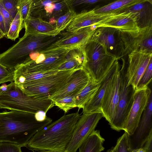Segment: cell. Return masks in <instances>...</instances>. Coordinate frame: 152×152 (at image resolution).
<instances>
[{
  "mask_svg": "<svg viewBox=\"0 0 152 152\" xmlns=\"http://www.w3.org/2000/svg\"><path fill=\"white\" fill-rule=\"evenodd\" d=\"M52 121L48 117L43 121H38L35 114L15 110L0 113V142L26 147L33 136Z\"/></svg>",
  "mask_w": 152,
  "mask_h": 152,
  "instance_id": "1",
  "label": "cell"
},
{
  "mask_svg": "<svg viewBox=\"0 0 152 152\" xmlns=\"http://www.w3.org/2000/svg\"><path fill=\"white\" fill-rule=\"evenodd\" d=\"M80 117L78 112L64 115L37 132L29 140L26 147L32 151L64 152Z\"/></svg>",
  "mask_w": 152,
  "mask_h": 152,
  "instance_id": "2",
  "label": "cell"
},
{
  "mask_svg": "<svg viewBox=\"0 0 152 152\" xmlns=\"http://www.w3.org/2000/svg\"><path fill=\"white\" fill-rule=\"evenodd\" d=\"M59 38L57 36L25 33L16 44L0 54V64L14 70L25 64L31 53L49 46Z\"/></svg>",
  "mask_w": 152,
  "mask_h": 152,
  "instance_id": "3",
  "label": "cell"
},
{
  "mask_svg": "<svg viewBox=\"0 0 152 152\" xmlns=\"http://www.w3.org/2000/svg\"><path fill=\"white\" fill-rule=\"evenodd\" d=\"M54 104L48 98L28 96L14 82L0 86V108L35 114L39 111L46 113Z\"/></svg>",
  "mask_w": 152,
  "mask_h": 152,
  "instance_id": "4",
  "label": "cell"
},
{
  "mask_svg": "<svg viewBox=\"0 0 152 152\" xmlns=\"http://www.w3.org/2000/svg\"><path fill=\"white\" fill-rule=\"evenodd\" d=\"M70 50L53 44L31 53L25 64L18 66L14 70L34 72L58 69L65 62L66 55Z\"/></svg>",
  "mask_w": 152,
  "mask_h": 152,
  "instance_id": "5",
  "label": "cell"
},
{
  "mask_svg": "<svg viewBox=\"0 0 152 152\" xmlns=\"http://www.w3.org/2000/svg\"><path fill=\"white\" fill-rule=\"evenodd\" d=\"M85 58L83 67L96 83L106 75L116 58L110 54L104 47L96 41L90 40L84 46Z\"/></svg>",
  "mask_w": 152,
  "mask_h": 152,
  "instance_id": "6",
  "label": "cell"
},
{
  "mask_svg": "<svg viewBox=\"0 0 152 152\" xmlns=\"http://www.w3.org/2000/svg\"><path fill=\"white\" fill-rule=\"evenodd\" d=\"M122 59L123 63L120 70V85L119 99L113 118L109 124L112 129L117 131L124 130L125 128L133 102V96L135 90L131 85H127V63L124 58Z\"/></svg>",
  "mask_w": 152,
  "mask_h": 152,
  "instance_id": "7",
  "label": "cell"
},
{
  "mask_svg": "<svg viewBox=\"0 0 152 152\" xmlns=\"http://www.w3.org/2000/svg\"><path fill=\"white\" fill-rule=\"evenodd\" d=\"M77 69L60 70L55 74L18 86L28 96L49 98L65 85L71 75Z\"/></svg>",
  "mask_w": 152,
  "mask_h": 152,
  "instance_id": "8",
  "label": "cell"
},
{
  "mask_svg": "<svg viewBox=\"0 0 152 152\" xmlns=\"http://www.w3.org/2000/svg\"><path fill=\"white\" fill-rule=\"evenodd\" d=\"M103 117L101 111L83 114L75 128L71 139L64 152H76L82 143L93 132Z\"/></svg>",
  "mask_w": 152,
  "mask_h": 152,
  "instance_id": "9",
  "label": "cell"
},
{
  "mask_svg": "<svg viewBox=\"0 0 152 152\" xmlns=\"http://www.w3.org/2000/svg\"><path fill=\"white\" fill-rule=\"evenodd\" d=\"M90 40L100 43L111 55L118 60L125 55L123 42L120 31L114 28L101 26L95 28Z\"/></svg>",
  "mask_w": 152,
  "mask_h": 152,
  "instance_id": "10",
  "label": "cell"
},
{
  "mask_svg": "<svg viewBox=\"0 0 152 152\" xmlns=\"http://www.w3.org/2000/svg\"><path fill=\"white\" fill-rule=\"evenodd\" d=\"M125 55L133 52L152 53V26L140 28L137 32L120 31Z\"/></svg>",
  "mask_w": 152,
  "mask_h": 152,
  "instance_id": "11",
  "label": "cell"
},
{
  "mask_svg": "<svg viewBox=\"0 0 152 152\" xmlns=\"http://www.w3.org/2000/svg\"><path fill=\"white\" fill-rule=\"evenodd\" d=\"M152 93L149 97L146 107L138 125L132 135H128V141L132 150L142 148L152 134Z\"/></svg>",
  "mask_w": 152,
  "mask_h": 152,
  "instance_id": "12",
  "label": "cell"
},
{
  "mask_svg": "<svg viewBox=\"0 0 152 152\" xmlns=\"http://www.w3.org/2000/svg\"><path fill=\"white\" fill-rule=\"evenodd\" d=\"M151 93V90L148 86L135 90L133 102L124 130L128 135L133 134L137 128Z\"/></svg>",
  "mask_w": 152,
  "mask_h": 152,
  "instance_id": "13",
  "label": "cell"
},
{
  "mask_svg": "<svg viewBox=\"0 0 152 152\" xmlns=\"http://www.w3.org/2000/svg\"><path fill=\"white\" fill-rule=\"evenodd\" d=\"M128 55L127 85H131L135 89L152 58V53L135 51Z\"/></svg>",
  "mask_w": 152,
  "mask_h": 152,
  "instance_id": "14",
  "label": "cell"
},
{
  "mask_svg": "<svg viewBox=\"0 0 152 152\" xmlns=\"http://www.w3.org/2000/svg\"><path fill=\"white\" fill-rule=\"evenodd\" d=\"M90 77L88 72L83 67L76 69L65 85L48 98L53 102L67 96H75L87 85Z\"/></svg>",
  "mask_w": 152,
  "mask_h": 152,
  "instance_id": "15",
  "label": "cell"
},
{
  "mask_svg": "<svg viewBox=\"0 0 152 152\" xmlns=\"http://www.w3.org/2000/svg\"><path fill=\"white\" fill-rule=\"evenodd\" d=\"M96 28L94 26L72 32H66L53 44L70 50L83 47L90 40Z\"/></svg>",
  "mask_w": 152,
  "mask_h": 152,
  "instance_id": "16",
  "label": "cell"
},
{
  "mask_svg": "<svg viewBox=\"0 0 152 152\" xmlns=\"http://www.w3.org/2000/svg\"><path fill=\"white\" fill-rule=\"evenodd\" d=\"M120 69L114 76L102 101L101 111L103 117L109 124L113 118L119 99L120 85Z\"/></svg>",
  "mask_w": 152,
  "mask_h": 152,
  "instance_id": "17",
  "label": "cell"
},
{
  "mask_svg": "<svg viewBox=\"0 0 152 152\" xmlns=\"http://www.w3.org/2000/svg\"><path fill=\"white\" fill-rule=\"evenodd\" d=\"M120 69L118 60L116 59L106 75L100 81L95 93L83 109V114L95 111H101L102 101L105 93L114 76Z\"/></svg>",
  "mask_w": 152,
  "mask_h": 152,
  "instance_id": "18",
  "label": "cell"
},
{
  "mask_svg": "<svg viewBox=\"0 0 152 152\" xmlns=\"http://www.w3.org/2000/svg\"><path fill=\"white\" fill-rule=\"evenodd\" d=\"M105 26L111 27L120 31L130 33L138 32L137 18L134 13L123 12L112 16L95 26L96 28Z\"/></svg>",
  "mask_w": 152,
  "mask_h": 152,
  "instance_id": "19",
  "label": "cell"
},
{
  "mask_svg": "<svg viewBox=\"0 0 152 152\" xmlns=\"http://www.w3.org/2000/svg\"><path fill=\"white\" fill-rule=\"evenodd\" d=\"M117 14L115 13H96L94 9L83 11L76 14L66 28L67 32L75 31L85 27L95 26L110 17Z\"/></svg>",
  "mask_w": 152,
  "mask_h": 152,
  "instance_id": "20",
  "label": "cell"
},
{
  "mask_svg": "<svg viewBox=\"0 0 152 152\" xmlns=\"http://www.w3.org/2000/svg\"><path fill=\"white\" fill-rule=\"evenodd\" d=\"M25 33L30 34H45L56 36L59 33L55 26L39 17L30 16L23 21V28Z\"/></svg>",
  "mask_w": 152,
  "mask_h": 152,
  "instance_id": "21",
  "label": "cell"
},
{
  "mask_svg": "<svg viewBox=\"0 0 152 152\" xmlns=\"http://www.w3.org/2000/svg\"><path fill=\"white\" fill-rule=\"evenodd\" d=\"M123 12L134 13L139 28L152 26V1L143 0L140 2L118 13Z\"/></svg>",
  "mask_w": 152,
  "mask_h": 152,
  "instance_id": "22",
  "label": "cell"
},
{
  "mask_svg": "<svg viewBox=\"0 0 152 152\" xmlns=\"http://www.w3.org/2000/svg\"><path fill=\"white\" fill-rule=\"evenodd\" d=\"M84 46L69 50L66 55L65 62L59 66L58 69L62 70L83 67L85 58Z\"/></svg>",
  "mask_w": 152,
  "mask_h": 152,
  "instance_id": "23",
  "label": "cell"
},
{
  "mask_svg": "<svg viewBox=\"0 0 152 152\" xmlns=\"http://www.w3.org/2000/svg\"><path fill=\"white\" fill-rule=\"evenodd\" d=\"M104 140L101 136L99 131L95 130L80 146L79 152H101L104 149L103 146Z\"/></svg>",
  "mask_w": 152,
  "mask_h": 152,
  "instance_id": "24",
  "label": "cell"
},
{
  "mask_svg": "<svg viewBox=\"0 0 152 152\" xmlns=\"http://www.w3.org/2000/svg\"><path fill=\"white\" fill-rule=\"evenodd\" d=\"M100 82L96 83L90 77L86 86L75 96L77 107L79 109H83L92 97L99 86Z\"/></svg>",
  "mask_w": 152,
  "mask_h": 152,
  "instance_id": "25",
  "label": "cell"
},
{
  "mask_svg": "<svg viewBox=\"0 0 152 152\" xmlns=\"http://www.w3.org/2000/svg\"><path fill=\"white\" fill-rule=\"evenodd\" d=\"M143 0H120L114 1L97 9H94L97 14L115 13L118 14Z\"/></svg>",
  "mask_w": 152,
  "mask_h": 152,
  "instance_id": "26",
  "label": "cell"
},
{
  "mask_svg": "<svg viewBox=\"0 0 152 152\" xmlns=\"http://www.w3.org/2000/svg\"><path fill=\"white\" fill-rule=\"evenodd\" d=\"M17 13L13 19L7 33L6 37L12 40H15L18 38L21 30L23 28V21L22 19L20 7L19 5Z\"/></svg>",
  "mask_w": 152,
  "mask_h": 152,
  "instance_id": "27",
  "label": "cell"
},
{
  "mask_svg": "<svg viewBox=\"0 0 152 152\" xmlns=\"http://www.w3.org/2000/svg\"><path fill=\"white\" fill-rule=\"evenodd\" d=\"M72 8L70 5L69 0H59L54 4L53 8L49 19L53 18L55 19L56 22L59 17Z\"/></svg>",
  "mask_w": 152,
  "mask_h": 152,
  "instance_id": "28",
  "label": "cell"
},
{
  "mask_svg": "<svg viewBox=\"0 0 152 152\" xmlns=\"http://www.w3.org/2000/svg\"><path fill=\"white\" fill-rule=\"evenodd\" d=\"M76 15V12L72 8L57 19L55 26L59 33L66 28Z\"/></svg>",
  "mask_w": 152,
  "mask_h": 152,
  "instance_id": "29",
  "label": "cell"
},
{
  "mask_svg": "<svg viewBox=\"0 0 152 152\" xmlns=\"http://www.w3.org/2000/svg\"><path fill=\"white\" fill-rule=\"evenodd\" d=\"M53 102L54 105L63 110L65 113L70 109L77 107L74 96H67L57 99Z\"/></svg>",
  "mask_w": 152,
  "mask_h": 152,
  "instance_id": "30",
  "label": "cell"
},
{
  "mask_svg": "<svg viewBox=\"0 0 152 152\" xmlns=\"http://www.w3.org/2000/svg\"><path fill=\"white\" fill-rule=\"evenodd\" d=\"M58 0H33L30 13V16L37 17H40L46 6L50 3H55L58 1Z\"/></svg>",
  "mask_w": 152,
  "mask_h": 152,
  "instance_id": "31",
  "label": "cell"
},
{
  "mask_svg": "<svg viewBox=\"0 0 152 152\" xmlns=\"http://www.w3.org/2000/svg\"><path fill=\"white\" fill-rule=\"evenodd\" d=\"M113 152H132L128 141V134L125 132L117 140L113 147Z\"/></svg>",
  "mask_w": 152,
  "mask_h": 152,
  "instance_id": "32",
  "label": "cell"
},
{
  "mask_svg": "<svg viewBox=\"0 0 152 152\" xmlns=\"http://www.w3.org/2000/svg\"><path fill=\"white\" fill-rule=\"evenodd\" d=\"M152 58L151 59L148 67L140 79L135 89H138L148 86L151 82L152 78Z\"/></svg>",
  "mask_w": 152,
  "mask_h": 152,
  "instance_id": "33",
  "label": "cell"
},
{
  "mask_svg": "<svg viewBox=\"0 0 152 152\" xmlns=\"http://www.w3.org/2000/svg\"><path fill=\"white\" fill-rule=\"evenodd\" d=\"M5 9L13 19L19 9L18 0H1Z\"/></svg>",
  "mask_w": 152,
  "mask_h": 152,
  "instance_id": "34",
  "label": "cell"
},
{
  "mask_svg": "<svg viewBox=\"0 0 152 152\" xmlns=\"http://www.w3.org/2000/svg\"><path fill=\"white\" fill-rule=\"evenodd\" d=\"M33 0H18L20 7L21 18L23 21L30 16V10Z\"/></svg>",
  "mask_w": 152,
  "mask_h": 152,
  "instance_id": "35",
  "label": "cell"
},
{
  "mask_svg": "<svg viewBox=\"0 0 152 152\" xmlns=\"http://www.w3.org/2000/svg\"><path fill=\"white\" fill-rule=\"evenodd\" d=\"M8 82H14L13 71L0 64V84Z\"/></svg>",
  "mask_w": 152,
  "mask_h": 152,
  "instance_id": "36",
  "label": "cell"
},
{
  "mask_svg": "<svg viewBox=\"0 0 152 152\" xmlns=\"http://www.w3.org/2000/svg\"><path fill=\"white\" fill-rule=\"evenodd\" d=\"M0 12L4 19L6 37L13 19L10 13L4 7L1 0H0Z\"/></svg>",
  "mask_w": 152,
  "mask_h": 152,
  "instance_id": "37",
  "label": "cell"
},
{
  "mask_svg": "<svg viewBox=\"0 0 152 152\" xmlns=\"http://www.w3.org/2000/svg\"><path fill=\"white\" fill-rule=\"evenodd\" d=\"M21 147L20 146L12 143L0 142V152H22Z\"/></svg>",
  "mask_w": 152,
  "mask_h": 152,
  "instance_id": "38",
  "label": "cell"
},
{
  "mask_svg": "<svg viewBox=\"0 0 152 152\" xmlns=\"http://www.w3.org/2000/svg\"><path fill=\"white\" fill-rule=\"evenodd\" d=\"M102 1L99 0H69L71 7L83 6L91 5Z\"/></svg>",
  "mask_w": 152,
  "mask_h": 152,
  "instance_id": "39",
  "label": "cell"
},
{
  "mask_svg": "<svg viewBox=\"0 0 152 152\" xmlns=\"http://www.w3.org/2000/svg\"><path fill=\"white\" fill-rule=\"evenodd\" d=\"M146 152H152V134L145 142L143 147Z\"/></svg>",
  "mask_w": 152,
  "mask_h": 152,
  "instance_id": "40",
  "label": "cell"
},
{
  "mask_svg": "<svg viewBox=\"0 0 152 152\" xmlns=\"http://www.w3.org/2000/svg\"><path fill=\"white\" fill-rule=\"evenodd\" d=\"M46 114V113L42 111L38 112L35 114V118L38 121H43L47 117Z\"/></svg>",
  "mask_w": 152,
  "mask_h": 152,
  "instance_id": "41",
  "label": "cell"
},
{
  "mask_svg": "<svg viewBox=\"0 0 152 152\" xmlns=\"http://www.w3.org/2000/svg\"><path fill=\"white\" fill-rule=\"evenodd\" d=\"M0 29L6 37L5 27L3 17L0 12Z\"/></svg>",
  "mask_w": 152,
  "mask_h": 152,
  "instance_id": "42",
  "label": "cell"
},
{
  "mask_svg": "<svg viewBox=\"0 0 152 152\" xmlns=\"http://www.w3.org/2000/svg\"><path fill=\"white\" fill-rule=\"evenodd\" d=\"M132 152H146V151L143 148H142L132 150Z\"/></svg>",
  "mask_w": 152,
  "mask_h": 152,
  "instance_id": "43",
  "label": "cell"
},
{
  "mask_svg": "<svg viewBox=\"0 0 152 152\" xmlns=\"http://www.w3.org/2000/svg\"><path fill=\"white\" fill-rule=\"evenodd\" d=\"M37 152H56L55 151H50V150H40L37 151Z\"/></svg>",
  "mask_w": 152,
  "mask_h": 152,
  "instance_id": "44",
  "label": "cell"
},
{
  "mask_svg": "<svg viewBox=\"0 0 152 152\" xmlns=\"http://www.w3.org/2000/svg\"><path fill=\"white\" fill-rule=\"evenodd\" d=\"M4 36V35L0 29V39L3 38Z\"/></svg>",
  "mask_w": 152,
  "mask_h": 152,
  "instance_id": "45",
  "label": "cell"
},
{
  "mask_svg": "<svg viewBox=\"0 0 152 152\" xmlns=\"http://www.w3.org/2000/svg\"><path fill=\"white\" fill-rule=\"evenodd\" d=\"M113 147L112 148L108 150L106 152H113Z\"/></svg>",
  "mask_w": 152,
  "mask_h": 152,
  "instance_id": "46",
  "label": "cell"
}]
</instances>
